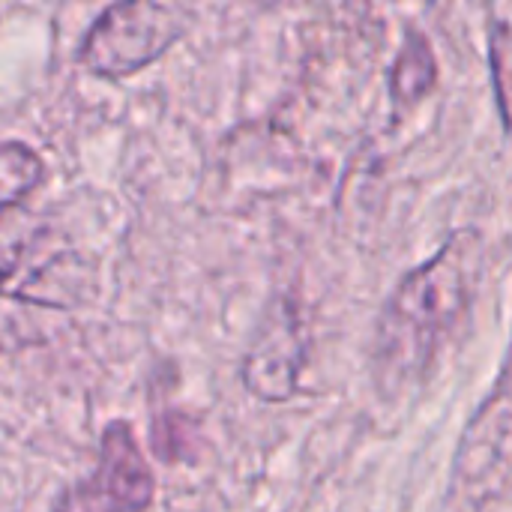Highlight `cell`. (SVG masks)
<instances>
[{
	"label": "cell",
	"mask_w": 512,
	"mask_h": 512,
	"mask_svg": "<svg viewBox=\"0 0 512 512\" xmlns=\"http://www.w3.org/2000/svg\"><path fill=\"white\" fill-rule=\"evenodd\" d=\"M480 273L483 234L462 228L399 279L381 309L372 345V372L381 393L399 396L432 372L441 348L471 309Z\"/></svg>",
	"instance_id": "obj_1"
},
{
	"label": "cell",
	"mask_w": 512,
	"mask_h": 512,
	"mask_svg": "<svg viewBox=\"0 0 512 512\" xmlns=\"http://www.w3.org/2000/svg\"><path fill=\"white\" fill-rule=\"evenodd\" d=\"M192 27L186 3L123 0L105 6L87 27L78 60L102 78L135 75L159 60Z\"/></svg>",
	"instance_id": "obj_2"
},
{
	"label": "cell",
	"mask_w": 512,
	"mask_h": 512,
	"mask_svg": "<svg viewBox=\"0 0 512 512\" xmlns=\"http://www.w3.org/2000/svg\"><path fill=\"white\" fill-rule=\"evenodd\" d=\"M156 477L126 420H111L99 438L96 468L66 486L51 512H147Z\"/></svg>",
	"instance_id": "obj_3"
},
{
	"label": "cell",
	"mask_w": 512,
	"mask_h": 512,
	"mask_svg": "<svg viewBox=\"0 0 512 512\" xmlns=\"http://www.w3.org/2000/svg\"><path fill=\"white\" fill-rule=\"evenodd\" d=\"M303 366L306 336L300 327V312L288 297H282L264 312L261 327L246 351L243 384L255 399L282 405L297 396Z\"/></svg>",
	"instance_id": "obj_4"
},
{
	"label": "cell",
	"mask_w": 512,
	"mask_h": 512,
	"mask_svg": "<svg viewBox=\"0 0 512 512\" xmlns=\"http://www.w3.org/2000/svg\"><path fill=\"white\" fill-rule=\"evenodd\" d=\"M453 480L474 501L495 498L512 483V393L501 390L468 426Z\"/></svg>",
	"instance_id": "obj_5"
},
{
	"label": "cell",
	"mask_w": 512,
	"mask_h": 512,
	"mask_svg": "<svg viewBox=\"0 0 512 512\" xmlns=\"http://www.w3.org/2000/svg\"><path fill=\"white\" fill-rule=\"evenodd\" d=\"M438 84V60L423 30H408L390 69V96L396 105H417Z\"/></svg>",
	"instance_id": "obj_6"
},
{
	"label": "cell",
	"mask_w": 512,
	"mask_h": 512,
	"mask_svg": "<svg viewBox=\"0 0 512 512\" xmlns=\"http://www.w3.org/2000/svg\"><path fill=\"white\" fill-rule=\"evenodd\" d=\"M489 66L501 120L512 135V0L489 6Z\"/></svg>",
	"instance_id": "obj_7"
},
{
	"label": "cell",
	"mask_w": 512,
	"mask_h": 512,
	"mask_svg": "<svg viewBox=\"0 0 512 512\" xmlns=\"http://www.w3.org/2000/svg\"><path fill=\"white\" fill-rule=\"evenodd\" d=\"M45 177V165L33 147L24 141H6L0 147V204L3 210H12L18 201H24Z\"/></svg>",
	"instance_id": "obj_8"
},
{
	"label": "cell",
	"mask_w": 512,
	"mask_h": 512,
	"mask_svg": "<svg viewBox=\"0 0 512 512\" xmlns=\"http://www.w3.org/2000/svg\"><path fill=\"white\" fill-rule=\"evenodd\" d=\"M192 420L183 414H159L153 420V432H150V444L153 453L162 462H180V459H192Z\"/></svg>",
	"instance_id": "obj_9"
}]
</instances>
